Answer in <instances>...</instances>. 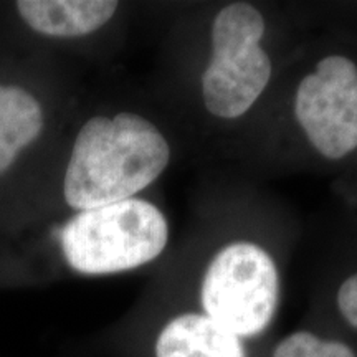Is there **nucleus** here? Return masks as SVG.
I'll return each mask as SVG.
<instances>
[{"label":"nucleus","instance_id":"nucleus-1","mask_svg":"<svg viewBox=\"0 0 357 357\" xmlns=\"http://www.w3.org/2000/svg\"><path fill=\"white\" fill-rule=\"evenodd\" d=\"M171 147L136 113L93 116L77 134L63 192L70 207L89 211L132 199L166 171Z\"/></svg>","mask_w":357,"mask_h":357},{"label":"nucleus","instance_id":"nucleus-2","mask_svg":"<svg viewBox=\"0 0 357 357\" xmlns=\"http://www.w3.org/2000/svg\"><path fill=\"white\" fill-rule=\"evenodd\" d=\"M167 240L164 213L132 197L78 212L61 231V250L77 273L113 275L155 260Z\"/></svg>","mask_w":357,"mask_h":357},{"label":"nucleus","instance_id":"nucleus-3","mask_svg":"<svg viewBox=\"0 0 357 357\" xmlns=\"http://www.w3.org/2000/svg\"><path fill=\"white\" fill-rule=\"evenodd\" d=\"M265 19L257 7L230 3L212 25V56L202 75L208 113L235 119L247 113L271 78V60L260 47Z\"/></svg>","mask_w":357,"mask_h":357},{"label":"nucleus","instance_id":"nucleus-4","mask_svg":"<svg viewBox=\"0 0 357 357\" xmlns=\"http://www.w3.org/2000/svg\"><path fill=\"white\" fill-rule=\"evenodd\" d=\"M278 301V270L273 258L255 243L227 245L205 270L200 287L205 316L240 339L265 331Z\"/></svg>","mask_w":357,"mask_h":357},{"label":"nucleus","instance_id":"nucleus-5","mask_svg":"<svg viewBox=\"0 0 357 357\" xmlns=\"http://www.w3.org/2000/svg\"><path fill=\"white\" fill-rule=\"evenodd\" d=\"M294 116L306 137L329 160L357 149V65L344 55L318 61L301 79L294 96Z\"/></svg>","mask_w":357,"mask_h":357},{"label":"nucleus","instance_id":"nucleus-6","mask_svg":"<svg viewBox=\"0 0 357 357\" xmlns=\"http://www.w3.org/2000/svg\"><path fill=\"white\" fill-rule=\"evenodd\" d=\"M17 12L35 32L75 38L106 25L118 10L114 0H19Z\"/></svg>","mask_w":357,"mask_h":357},{"label":"nucleus","instance_id":"nucleus-7","mask_svg":"<svg viewBox=\"0 0 357 357\" xmlns=\"http://www.w3.org/2000/svg\"><path fill=\"white\" fill-rule=\"evenodd\" d=\"M155 357H247L242 339L205 314L185 312L160 329Z\"/></svg>","mask_w":357,"mask_h":357},{"label":"nucleus","instance_id":"nucleus-8","mask_svg":"<svg viewBox=\"0 0 357 357\" xmlns=\"http://www.w3.org/2000/svg\"><path fill=\"white\" fill-rule=\"evenodd\" d=\"M42 131L43 109L37 98L20 86L0 84V176Z\"/></svg>","mask_w":357,"mask_h":357},{"label":"nucleus","instance_id":"nucleus-9","mask_svg":"<svg viewBox=\"0 0 357 357\" xmlns=\"http://www.w3.org/2000/svg\"><path fill=\"white\" fill-rule=\"evenodd\" d=\"M273 357H356L344 342L329 341L310 331H296L276 346Z\"/></svg>","mask_w":357,"mask_h":357},{"label":"nucleus","instance_id":"nucleus-10","mask_svg":"<svg viewBox=\"0 0 357 357\" xmlns=\"http://www.w3.org/2000/svg\"><path fill=\"white\" fill-rule=\"evenodd\" d=\"M337 307L342 318L357 329V273L347 276L337 289Z\"/></svg>","mask_w":357,"mask_h":357}]
</instances>
